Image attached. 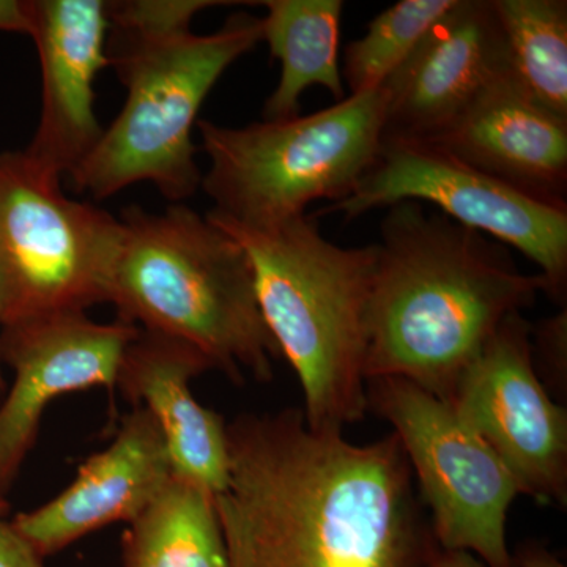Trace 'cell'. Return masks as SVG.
<instances>
[{
    "label": "cell",
    "mask_w": 567,
    "mask_h": 567,
    "mask_svg": "<svg viewBox=\"0 0 567 567\" xmlns=\"http://www.w3.org/2000/svg\"><path fill=\"white\" fill-rule=\"evenodd\" d=\"M32 29V0H0V32L31 37Z\"/></svg>",
    "instance_id": "obj_24"
},
{
    "label": "cell",
    "mask_w": 567,
    "mask_h": 567,
    "mask_svg": "<svg viewBox=\"0 0 567 567\" xmlns=\"http://www.w3.org/2000/svg\"><path fill=\"white\" fill-rule=\"evenodd\" d=\"M213 369L199 350L140 330L123 354L115 388L162 431L174 475L221 494L229 481L227 423L194 398L189 382Z\"/></svg>",
    "instance_id": "obj_15"
},
{
    "label": "cell",
    "mask_w": 567,
    "mask_h": 567,
    "mask_svg": "<svg viewBox=\"0 0 567 567\" xmlns=\"http://www.w3.org/2000/svg\"><path fill=\"white\" fill-rule=\"evenodd\" d=\"M3 386H6V379H3L2 363H0V391L3 390Z\"/></svg>",
    "instance_id": "obj_28"
},
{
    "label": "cell",
    "mask_w": 567,
    "mask_h": 567,
    "mask_svg": "<svg viewBox=\"0 0 567 567\" xmlns=\"http://www.w3.org/2000/svg\"><path fill=\"white\" fill-rule=\"evenodd\" d=\"M429 567H487L475 555L462 550L439 548Z\"/></svg>",
    "instance_id": "obj_26"
},
{
    "label": "cell",
    "mask_w": 567,
    "mask_h": 567,
    "mask_svg": "<svg viewBox=\"0 0 567 567\" xmlns=\"http://www.w3.org/2000/svg\"><path fill=\"white\" fill-rule=\"evenodd\" d=\"M121 219L71 199L24 151L0 153V327L107 303Z\"/></svg>",
    "instance_id": "obj_7"
},
{
    "label": "cell",
    "mask_w": 567,
    "mask_h": 567,
    "mask_svg": "<svg viewBox=\"0 0 567 567\" xmlns=\"http://www.w3.org/2000/svg\"><path fill=\"white\" fill-rule=\"evenodd\" d=\"M248 254L257 301L305 394L312 431L342 434L368 412L365 357L377 245L344 248L312 215L249 227L207 213Z\"/></svg>",
    "instance_id": "obj_3"
},
{
    "label": "cell",
    "mask_w": 567,
    "mask_h": 567,
    "mask_svg": "<svg viewBox=\"0 0 567 567\" xmlns=\"http://www.w3.org/2000/svg\"><path fill=\"white\" fill-rule=\"evenodd\" d=\"M223 6H252V2H221V0H126L107 2L112 29L137 32L192 31V22L199 11Z\"/></svg>",
    "instance_id": "obj_21"
},
{
    "label": "cell",
    "mask_w": 567,
    "mask_h": 567,
    "mask_svg": "<svg viewBox=\"0 0 567 567\" xmlns=\"http://www.w3.org/2000/svg\"><path fill=\"white\" fill-rule=\"evenodd\" d=\"M122 240L107 303L118 320L178 339L213 369L268 382L281 358L268 331L248 254L207 216L175 204L122 212Z\"/></svg>",
    "instance_id": "obj_4"
},
{
    "label": "cell",
    "mask_w": 567,
    "mask_h": 567,
    "mask_svg": "<svg viewBox=\"0 0 567 567\" xmlns=\"http://www.w3.org/2000/svg\"><path fill=\"white\" fill-rule=\"evenodd\" d=\"M41 71L39 125L25 153L65 177L103 134L95 112V82L110 66V13L103 0H32Z\"/></svg>",
    "instance_id": "obj_13"
},
{
    "label": "cell",
    "mask_w": 567,
    "mask_h": 567,
    "mask_svg": "<svg viewBox=\"0 0 567 567\" xmlns=\"http://www.w3.org/2000/svg\"><path fill=\"white\" fill-rule=\"evenodd\" d=\"M431 144L533 199L567 208V121L529 99L511 74Z\"/></svg>",
    "instance_id": "obj_16"
},
{
    "label": "cell",
    "mask_w": 567,
    "mask_h": 567,
    "mask_svg": "<svg viewBox=\"0 0 567 567\" xmlns=\"http://www.w3.org/2000/svg\"><path fill=\"white\" fill-rule=\"evenodd\" d=\"M7 502H6V498H3V495L0 494V518L3 517V514H6V511H7Z\"/></svg>",
    "instance_id": "obj_27"
},
{
    "label": "cell",
    "mask_w": 567,
    "mask_h": 567,
    "mask_svg": "<svg viewBox=\"0 0 567 567\" xmlns=\"http://www.w3.org/2000/svg\"><path fill=\"white\" fill-rule=\"evenodd\" d=\"M516 567H566L565 563L536 540L520 544L513 554Z\"/></svg>",
    "instance_id": "obj_25"
},
{
    "label": "cell",
    "mask_w": 567,
    "mask_h": 567,
    "mask_svg": "<svg viewBox=\"0 0 567 567\" xmlns=\"http://www.w3.org/2000/svg\"><path fill=\"white\" fill-rule=\"evenodd\" d=\"M405 200L434 205L453 221L517 249L539 268L548 298L566 306L567 208L533 199L431 142L382 141L353 192L312 216L341 213L352 221Z\"/></svg>",
    "instance_id": "obj_9"
},
{
    "label": "cell",
    "mask_w": 567,
    "mask_h": 567,
    "mask_svg": "<svg viewBox=\"0 0 567 567\" xmlns=\"http://www.w3.org/2000/svg\"><path fill=\"white\" fill-rule=\"evenodd\" d=\"M507 66L529 99L567 121L566 0H494Z\"/></svg>",
    "instance_id": "obj_19"
},
{
    "label": "cell",
    "mask_w": 567,
    "mask_h": 567,
    "mask_svg": "<svg viewBox=\"0 0 567 567\" xmlns=\"http://www.w3.org/2000/svg\"><path fill=\"white\" fill-rule=\"evenodd\" d=\"M227 447L229 567H429L440 548L394 432L354 445L284 409L235 417Z\"/></svg>",
    "instance_id": "obj_1"
},
{
    "label": "cell",
    "mask_w": 567,
    "mask_h": 567,
    "mask_svg": "<svg viewBox=\"0 0 567 567\" xmlns=\"http://www.w3.org/2000/svg\"><path fill=\"white\" fill-rule=\"evenodd\" d=\"M456 3L457 0H401L377 14L364 35L346 48L341 73L349 95L382 87L432 25Z\"/></svg>",
    "instance_id": "obj_20"
},
{
    "label": "cell",
    "mask_w": 567,
    "mask_h": 567,
    "mask_svg": "<svg viewBox=\"0 0 567 567\" xmlns=\"http://www.w3.org/2000/svg\"><path fill=\"white\" fill-rule=\"evenodd\" d=\"M365 399L404 447L440 548L468 551L487 567H516L506 522L524 491L505 462L450 402L409 380L369 379Z\"/></svg>",
    "instance_id": "obj_8"
},
{
    "label": "cell",
    "mask_w": 567,
    "mask_h": 567,
    "mask_svg": "<svg viewBox=\"0 0 567 567\" xmlns=\"http://www.w3.org/2000/svg\"><path fill=\"white\" fill-rule=\"evenodd\" d=\"M173 476L158 424L134 406L111 445L89 457L61 495L11 524L41 557H50L115 522L132 524Z\"/></svg>",
    "instance_id": "obj_14"
},
{
    "label": "cell",
    "mask_w": 567,
    "mask_h": 567,
    "mask_svg": "<svg viewBox=\"0 0 567 567\" xmlns=\"http://www.w3.org/2000/svg\"><path fill=\"white\" fill-rule=\"evenodd\" d=\"M125 567H229L215 495L174 475L122 539Z\"/></svg>",
    "instance_id": "obj_18"
},
{
    "label": "cell",
    "mask_w": 567,
    "mask_h": 567,
    "mask_svg": "<svg viewBox=\"0 0 567 567\" xmlns=\"http://www.w3.org/2000/svg\"><path fill=\"white\" fill-rule=\"evenodd\" d=\"M262 41V18L235 13L207 35L110 29V65L126 89L117 117L70 174L74 192L110 199L148 182L171 203L203 185L193 128L226 70Z\"/></svg>",
    "instance_id": "obj_5"
},
{
    "label": "cell",
    "mask_w": 567,
    "mask_h": 567,
    "mask_svg": "<svg viewBox=\"0 0 567 567\" xmlns=\"http://www.w3.org/2000/svg\"><path fill=\"white\" fill-rule=\"evenodd\" d=\"M532 323L507 317L446 402L505 462L524 495L567 503V412L536 374Z\"/></svg>",
    "instance_id": "obj_10"
},
{
    "label": "cell",
    "mask_w": 567,
    "mask_h": 567,
    "mask_svg": "<svg viewBox=\"0 0 567 567\" xmlns=\"http://www.w3.org/2000/svg\"><path fill=\"white\" fill-rule=\"evenodd\" d=\"M0 567H44L39 551L3 518H0Z\"/></svg>",
    "instance_id": "obj_23"
},
{
    "label": "cell",
    "mask_w": 567,
    "mask_h": 567,
    "mask_svg": "<svg viewBox=\"0 0 567 567\" xmlns=\"http://www.w3.org/2000/svg\"><path fill=\"white\" fill-rule=\"evenodd\" d=\"M375 245L365 382L401 377L446 401L507 317L546 293L507 246L413 200L388 207Z\"/></svg>",
    "instance_id": "obj_2"
},
{
    "label": "cell",
    "mask_w": 567,
    "mask_h": 567,
    "mask_svg": "<svg viewBox=\"0 0 567 567\" xmlns=\"http://www.w3.org/2000/svg\"><path fill=\"white\" fill-rule=\"evenodd\" d=\"M532 358L536 374L551 398L566 399L567 390V309L532 323Z\"/></svg>",
    "instance_id": "obj_22"
},
{
    "label": "cell",
    "mask_w": 567,
    "mask_h": 567,
    "mask_svg": "<svg viewBox=\"0 0 567 567\" xmlns=\"http://www.w3.org/2000/svg\"><path fill=\"white\" fill-rule=\"evenodd\" d=\"M0 328V363L14 372L0 405V494L6 495L31 453L48 405L76 391L114 390L123 354L140 328L118 319L93 322L85 312Z\"/></svg>",
    "instance_id": "obj_11"
},
{
    "label": "cell",
    "mask_w": 567,
    "mask_h": 567,
    "mask_svg": "<svg viewBox=\"0 0 567 567\" xmlns=\"http://www.w3.org/2000/svg\"><path fill=\"white\" fill-rule=\"evenodd\" d=\"M509 74L494 0H457L382 85L383 141L436 140Z\"/></svg>",
    "instance_id": "obj_12"
},
{
    "label": "cell",
    "mask_w": 567,
    "mask_h": 567,
    "mask_svg": "<svg viewBox=\"0 0 567 567\" xmlns=\"http://www.w3.org/2000/svg\"><path fill=\"white\" fill-rule=\"evenodd\" d=\"M262 41L281 63V76L264 106L265 121L300 115L309 87L327 89L336 103L346 99L339 69L342 0H264Z\"/></svg>",
    "instance_id": "obj_17"
},
{
    "label": "cell",
    "mask_w": 567,
    "mask_h": 567,
    "mask_svg": "<svg viewBox=\"0 0 567 567\" xmlns=\"http://www.w3.org/2000/svg\"><path fill=\"white\" fill-rule=\"evenodd\" d=\"M383 89L347 95L315 114L241 128L197 121L210 159L200 188L213 215L264 227L306 215L316 200L346 199L383 141Z\"/></svg>",
    "instance_id": "obj_6"
}]
</instances>
